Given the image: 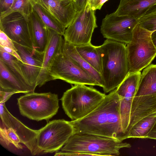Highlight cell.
<instances>
[{
    "instance_id": "obj_1",
    "label": "cell",
    "mask_w": 156,
    "mask_h": 156,
    "mask_svg": "<svg viewBox=\"0 0 156 156\" xmlns=\"http://www.w3.org/2000/svg\"><path fill=\"white\" fill-rule=\"evenodd\" d=\"M74 133L95 134L122 141L127 138L122 127L116 88L105 96L93 111L81 119L71 121Z\"/></svg>"
},
{
    "instance_id": "obj_2",
    "label": "cell",
    "mask_w": 156,
    "mask_h": 156,
    "mask_svg": "<svg viewBox=\"0 0 156 156\" xmlns=\"http://www.w3.org/2000/svg\"><path fill=\"white\" fill-rule=\"evenodd\" d=\"M98 47L101 58L102 88L104 93H107L116 88L129 72L126 46L107 39Z\"/></svg>"
},
{
    "instance_id": "obj_3",
    "label": "cell",
    "mask_w": 156,
    "mask_h": 156,
    "mask_svg": "<svg viewBox=\"0 0 156 156\" xmlns=\"http://www.w3.org/2000/svg\"><path fill=\"white\" fill-rule=\"evenodd\" d=\"M131 147L128 143L112 138L74 133L54 155L65 156L68 153L76 152L84 154L86 156H118L121 149Z\"/></svg>"
},
{
    "instance_id": "obj_4",
    "label": "cell",
    "mask_w": 156,
    "mask_h": 156,
    "mask_svg": "<svg viewBox=\"0 0 156 156\" xmlns=\"http://www.w3.org/2000/svg\"><path fill=\"white\" fill-rule=\"evenodd\" d=\"M105 95L93 87L74 85L64 93L60 100L65 113L71 121H74L93 111Z\"/></svg>"
},
{
    "instance_id": "obj_5",
    "label": "cell",
    "mask_w": 156,
    "mask_h": 156,
    "mask_svg": "<svg viewBox=\"0 0 156 156\" xmlns=\"http://www.w3.org/2000/svg\"><path fill=\"white\" fill-rule=\"evenodd\" d=\"M151 33L139 23L134 28L132 40L126 46L129 72L140 71L149 65L156 56Z\"/></svg>"
},
{
    "instance_id": "obj_6",
    "label": "cell",
    "mask_w": 156,
    "mask_h": 156,
    "mask_svg": "<svg viewBox=\"0 0 156 156\" xmlns=\"http://www.w3.org/2000/svg\"><path fill=\"white\" fill-rule=\"evenodd\" d=\"M20 114L37 121L48 120L55 115L59 108L57 94L50 92L26 94L17 99Z\"/></svg>"
},
{
    "instance_id": "obj_7",
    "label": "cell",
    "mask_w": 156,
    "mask_h": 156,
    "mask_svg": "<svg viewBox=\"0 0 156 156\" xmlns=\"http://www.w3.org/2000/svg\"><path fill=\"white\" fill-rule=\"evenodd\" d=\"M74 133L70 121L64 119L49 121L38 130L36 146L39 154L59 151Z\"/></svg>"
},
{
    "instance_id": "obj_8",
    "label": "cell",
    "mask_w": 156,
    "mask_h": 156,
    "mask_svg": "<svg viewBox=\"0 0 156 156\" xmlns=\"http://www.w3.org/2000/svg\"><path fill=\"white\" fill-rule=\"evenodd\" d=\"M57 79L74 85L100 86L94 79L66 55L62 49L57 54L50 72L49 80Z\"/></svg>"
},
{
    "instance_id": "obj_9",
    "label": "cell",
    "mask_w": 156,
    "mask_h": 156,
    "mask_svg": "<svg viewBox=\"0 0 156 156\" xmlns=\"http://www.w3.org/2000/svg\"><path fill=\"white\" fill-rule=\"evenodd\" d=\"M95 11L87 2L83 9L77 12L65 30L63 35L65 41L75 46L91 43L92 34L97 27Z\"/></svg>"
},
{
    "instance_id": "obj_10",
    "label": "cell",
    "mask_w": 156,
    "mask_h": 156,
    "mask_svg": "<svg viewBox=\"0 0 156 156\" xmlns=\"http://www.w3.org/2000/svg\"><path fill=\"white\" fill-rule=\"evenodd\" d=\"M138 23V19L117 16L113 12L103 19L101 32L106 39L127 45L131 41L133 30Z\"/></svg>"
},
{
    "instance_id": "obj_11",
    "label": "cell",
    "mask_w": 156,
    "mask_h": 156,
    "mask_svg": "<svg viewBox=\"0 0 156 156\" xmlns=\"http://www.w3.org/2000/svg\"><path fill=\"white\" fill-rule=\"evenodd\" d=\"M141 75L140 71L129 72L116 88L119 101V111L123 132L126 134L130 118L132 104L137 91Z\"/></svg>"
},
{
    "instance_id": "obj_12",
    "label": "cell",
    "mask_w": 156,
    "mask_h": 156,
    "mask_svg": "<svg viewBox=\"0 0 156 156\" xmlns=\"http://www.w3.org/2000/svg\"><path fill=\"white\" fill-rule=\"evenodd\" d=\"M0 30L14 42L34 49L28 20L20 13L13 12L0 19Z\"/></svg>"
},
{
    "instance_id": "obj_13",
    "label": "cell",
    "mask_w": 156,
    "mask_h": 156,
    "mask_svg": "<svg viewBox=\"0 0 156 156\" xmlns=\"http://www.w3.org/2000/svg\"><path fill=\"white\" fill-rule=\"evenodd\" d=\"M1 120L7 128L13 129L20 137L22 144L30 151L32 155L39 154L36 146V138L38 130L31 129L14 116L6 108L5 102H0Z\"/></svg>"
},
{
    "instance_id": "obj_14",
    "label": "cell",
    "mask_w": 156,
    "mask_h": 156,
    "mask_svg": "<svg viewBox=\"0 0 156 156\" xmlns=\"http://www.w3.org/2000/svg\"><path fill=\"white\" fill-rule=\"evenodd\" d=\"M48 41L43 52L42 67L37 83V86L39 87L50 81L51 69L57 54L62 49L64 40L63 36L54 30L48 28Z\"/></svg>"
},
{
    "instance_id": "obj_15",
    "label": "cell",
    "mask_w": 156,
    "mask_h": 156,
    "mask_svg": "<svg viewBox=\"0 0 156 156\" xmlns=\"http://www.w3.org/2000/svg\"><path fill=\"white\" fill-rule=\"evenodd\" d=\"M14 43L23 62V71L29 84L35 89L42 67L43 52Z\"/></svg>"
},
{
    "instance_id": "obj_16",
    "label": "cell",
    "mask_w": 156,
    "mask_h": 156,
    "mask_svg": "<svg viewBox=\"0 0 156 156\" xmlns=\"http://www.w3.org/2000/svg\"><path fill=\"white\" fill-rule=\"evenodd\" d=\"M66 28L71 23L77 12L73 0H33Z\"/></svg>"
},
{
    "instance_id": "obj_17",
    "label": "cell",
    "mask_w": 156,
    "mask_h": 156,
    "mask_svg": "<svg viewBox=\"0 0 156 156\" xmlns=\"http://www.w3.org/2000/svg\"><path fill=\"white\" fill-rule=\"evenodd\" d=\"M156 112V93L134 97L131 108L130 121L127 131L138 121Z\"/></svg>"
},
{
    "instance_id": "obj_18",
    "label": "cell",
    "mask_w": 156,
    "mask_h": 156,
    "mask_svg": "<svg viewBox=\"0 0 156 156\" xmlns=\"http://www.w3.org/2000/svg\"><path fill=\"white\" fill-rule=\"evenodd\" d=\"M0 91L10 92L13 94L19 93L26 94L34 92L35 90L17 77L0 60Z\"/></svg>"
},
{
    "instance_id": "obj_19",
    "label": "cell",
    "mask_w": 156,
    "mask_h": 156,
    "mask_svg": "<svg viewBox=\"0 0 156 156\" xmlns=\"http://www.w3.org/2000/svg\"><path fill=\"white\" fill-rule=\"evenodd\" d=\"M28 23L34 49L43 52L48 41V28L33 8L28 17Z\"/></svg>"
},
{
    "instance_id": "obj_20",
    "label": "cell",
    "mask_w": 156,
    "mask_h": 156,
    "mask_svg": "<svg viewBox=\"0 0 156 156\" xmlns=\"http://www.w3.org/2000/svg\"><path fill=\"white\" fill-rule=\"evenodd\" d=\"M156 0H120L115 14L138 20L152 6Z\"/></svg>"
},
{
    "instance_id": "obj_21",
    "label": "cell",
    "mask_w": 156,
    "mask_h": 156,
    "mask_svg": "<svg viewBox=\"0 0 156 156\" xmlns=\"http://www.w3.org/2000/svg\"><path fill=\"white\" fill-rule=\"evenodd\" d=\"M62 49L66 55L94 79L99 84L100 87H103V82L101 75L80 56L74 45L64 39Z\"/></svg>"
},
{
    "instance_id": "obj_22",
    "label": "cell",
    "mask_w": 156,
    "mask_h": 156,
    "mask_svg": "<svg viewBox=\"0 0 156 156\" xmlns=\"http://www.w3.org/2000/svg\"><path fill=\"white\" fill-rule=\"evenodd\" d=\"M156 93V64L150 65L141 74L135 97Z\"/></svg>"
},
{
    "instance_id": "obj_23",
    "label": "cell",
    "mask_w": 156,
    "mask_h": 156,
    "mask_svg": "<svg viewBox=\"0 0 156 156\" xmlns=\"http://www.w3.org/2000/svg\"><path fill=\"white\" fill-rule=\"evenodd\" d=\"M75 47L80 56L101 75V58L98 46L90 43Z\"/></svg>"
},
{
    "instance_id": "obj_24",
    "label": "cell",
    "mask_w": 156,
    "mask_h": 156,
    "mask_svg": "<svg viewBox=\"0 0 156 156\" xmlns=\"http://www.w3.org/2000/svg\"><path fill=\"white\" fill-rule=\"evenodd\" d=\"M156 122V112L142 119L131 128L127 134V138H147Z\"/></svg>"
},
{
    "instance_id": "obj_25",
    "label": "cell",
    "mask_w": 156,
    "mask_h": 156,
    "mask_svg": "<svg viewBox=\"0 0 156 156\" xmlns=\"http://www.w3.org/2000/svg\"><path fill=\"white\" fill-rule=\"evenodd\" d=\"M0 60L2 61L12 73L26 84L32 87L29 83L22 68L23 63L10 54L0 49Z\"/></svg>"
},
{
    "instance_id": "obj_26",
    "label": "cell",
    "mask_w": 156,
    "mask_h": 156,
    "mask_svg": "<svg viewBox=\"0 0 156 156\" xmlns=\"http://www.w3.org/2000/svg\"><path fill=\"white\" fill-rule=\"evenodd\" d=\"M34 10L45 25L50 29L63 36L66 28L54 19L40 5L34 3L33 6Z\"/></svg>"
},
{
    "instance_id": "obj_27",
    "label": "cell",
    "mask_w": 156,
    "mask_h": 156,
    "mask_svg": "<svg viewBox=\"0 0 156 156\" xmlns=\"http://www.w3.org/2000/svg\"><path fill=\"white\" fill-rule=\"evenodd\" d=\"M34 2L33 0H16L10 9L0 13V19L13 12H18L28 20V17L33 9Z\"/></svg>"
},
{
    "instance_id": "obj_28",
    "label": "cell",
    "mask_w": 156,
    "mask_h": 156,
    "mask_svg": "<svg viewBox=\"0 0 156 156\" xmlns=\"http://www.w3.org/2000/svg\"><path fill=\"white\" fill-rule=\"evenodd\" d=\"M0 141L7 145L10 144L13 145L18 149H22L23 147L20 143L21 140L16 132L12 128H7L5 127L0 128Z\"/></svg>"
},
{
    "instance_id": "obj_29",
    "label": "cell",
    "mask_w": 156,
    "mask_h": 156,
    "mask_svg": "<svg viewBox=\"0 0 156 156\" xmlns=\"http://www.w3.org/2000/svg\"><path fill=\"white\" fill-rule=\"evenodd\" d=\"M138 20L139 23L148 30L152 32L156 30V14Z\"/></svg>"
},
{
    "instance_id": "obj_30",
    "label": "cell",
    "mask_w": 156,
    "mask_h": 156,
    "mask_svg": "<svg viewBox=\"0 0 156 156\" xmlns=\"http://www.w3.org/2000/svg\"><path fill=\"white\" fill-rule=\"evenodd\" d=\"M0 46L10 48L17 51L14 42L4 32L0 30Z\"/></svg>"
},
{
    "instance_id": "obj_31",
    "label": "cell",
    "mask_w": 156,
    "mask_h": 156,
    "mask_svg": "<svg viewBox=\"0 0 156 156\" xmlns=\"http://www.w3.org/2000/svg\"><path fill=\"white\" fill-rule=\"evenodd\" d=\"M108 0H88L87 2L92 9L94 11L100 10L103 4Z\"/></svg>"
},
{
    "instance_id": "obj_32",
    "label": "cell",
    "mask_w": 156,
    "mask_h": 156,
    "mask_svg": "<svg viewBox=\"0 0 156 156\" xmlns=\"http://www.w3.org/2000/svg\"><path fill=\"white\" fill-rule=\"evenodd\" d=\"M16 0H0V13L5 12L12 6Z\"/></svg>"
},
{
    "instance_id": "obj_33",
    "label": "cell",
    "mask_w": 156,
    "mask_h": 156,
    "mask_svg": "<svg viewBox=\"0 0 156 156\" xmlns=\"http://www.w3.org/2000/svg\"><path fill=\"white\" fill-rule=\"evenodd\" d=\"M88 0H74L73 5L77 12L83 9L87 3Z\"/></svg>"
},
{
    "instance_id": "obj_34",
    "label": "cell",
    "mask_w": 156,
    "mask_h": 156,
    "mask_svg": "<svg viewBox=\"0 0 156 156\" xmlns=\"http://www.w3.org/2000/svg\"><path fill=\"white\" fill-rule=\"evenodd\" d=\"M0 49L13 56L23 63V61L17 51L10 48L1 46H0Z\"/></svg>"
},
{
    "instance_id": "obj_35",
    "label": "cell",
    "mask_w": 156,
    "mask_h": 156,
    "mask_svg": "<svg viewBox=\"0 0 156 156\" xmlns=\"http://www.w3.org/2000/svg\"><path fill=\"white\" fill-rule=\"evenodd\" d=\"M156 14V4L150 7L140 18L147 17Z\"/></svg>"
},
{
    "instance_id": "obj_36",
    "label": "cell",
    "mask_w": 156,
    "mask_h": 156,
    "mask_svg": "<svg viewBox=\"0 0 156 156\" xmlns=\"http://www.w3.org/2000/svg\"><path fill=\"white\" fill-rule=\"evenodd\" d=\"M147 138L156 140V122L148 134Z\"/></svg>"
},
{
    "instance_id": "obj_37",
    "label": "cell",
    "mask_w": 156,
    "mask_h": 156,
    "mask_svg": "<svg viewBox=\"0 0 156 156\" xmlns=\"http://www.w3.org/2000/svg\"><path fill=\"white\" fill-rule=\"evenodd\" d=\"M151 38L153 44L156 48V30L152 32Z\"/></svg>"
},
{
    "instance_id": "obj_38",
    "label": "cell",
    "mask_w": 156,
    "mask_h": 156,
    "mask_svg": "<svg viewBox=\"0 0 156 156\" xmlns=\"http://www.w3.org/2000/svg\"><path fill=\"white\" fill-rule=\"evenodd\" d=\"M73 1H74V0H73Z\"/></svg>"
}]
</instances>
